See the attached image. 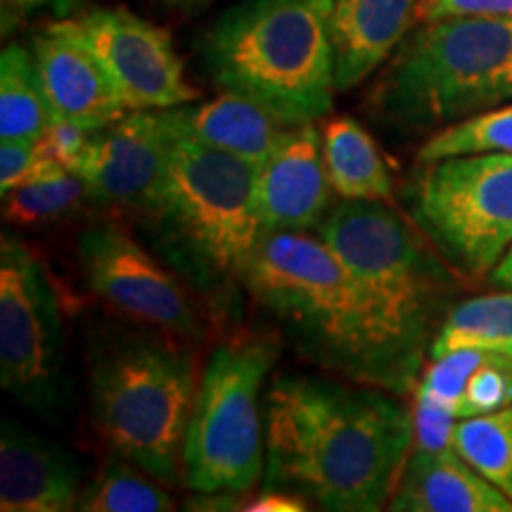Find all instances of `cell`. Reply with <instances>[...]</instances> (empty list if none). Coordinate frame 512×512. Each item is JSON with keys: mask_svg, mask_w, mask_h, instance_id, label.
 Returning a JSON list of instances; mask_svg holds the SVG:
<instances>
[{"mask_svg": "<svg viewBox=\"0 0 512 512\" xmlns=\"http://www.w3.org/2000/svg\"><path fill=\"white\" fill-rule=\"evenodd\" d=\"M64 166L50 155L43 140H0V195L19 185L53 176Z\"/></svg>", "mask_w": 512, "mask_h": 512, "instance_id": "cell-28", "label": "cell"}, {"mask_svg": "<svg viewBox=\"0 0 512 512\" xmlns=\"http://www.w3.org/2000/svg\"><path fill=\"white\" fill-rule=\"evenodd\" d=\"M31 53L55 119L102 131L128 114L110 74L67 19L41 31Z\"/></svg>", "mask_w": 512, "mask_h": 512, "instance_id": "cell-14", "label": "cell"}, {"mask_svg": "<svg viewBox=\"0 0 512 512\" xmlns=\"http://www.w3.org/2000/svg\"><path fill=\"white\" fill-rule=\"evenodd\" d=\"M79 0H0V22H3V34L8 36L19 24L27 22L38 12L53 10L57 15H67L76 8Z\"/></svg>", "mask_w": 512, "mask_h": 512, "instance_id": "cell-32", "label": "cell"}, {"mask_svg": "<svg viewBox=\"0 0 512 512\" xmlns=\"http://www.w3.org/2000/svg\"><path fill=\"white\" fill-rule=\"evenodd\" d=\"M491 280H494L496 285L505 287V290H512V245L508 252L503 254V259L498 261L494 271H491Z\"/></svg>", "mask_w": 512, "mask_h": 512, "instance_id": "cell-34", "label": "cell"}, {"mask_svg": "<svg viewBox=\"0 0 512 512\" xmlns=\"http://www.w3.org/2000/svg\"><path fill=\"white\" fill-rule=\"evenodd\" d=\"M164 114L178 136L242 157L254 166L268 162L294 128L259 102L228 91L200 105L169 107Z\"/></svg>", "mask_w": 512, "mask_h": 512, "instance_id": "cell-18", "label": "cell"}, {"mask_svg": "<svg viewBox=\"0 0 512 512\" xmlns=\"http://www.w3.org/2000/svg\"><path fill=\"white\" fill-rule=\"evenodd\" d=\"M53 121L34 53L12 43L0 55V140H43Z\"/></svg>", "mask_w": 512, "mask_h": 512, "instance_id": "cell-21", "label": "cell"}, {"mask_svg": "<svg viewBox=\"0 0 512 512\" xmlns=\"http://www.w3.org/2000/svg\"><path fill=\"white\" fill-rule=\"evenodd\" d=\"M318 238L361 287L392 354L403 394L420 370L451 299V275L415 230L382 202L342 200L320 221Z\"/></svg>", "mask_w": 512, "mask_h": 512, "instance_id": "cell-4", "label": "cell"}, {"mask_svg": "<svg viewBox=\"0 0 512 512\" xmlns=\"http://www.w3.org/2000/svg\"><path fill=\"white\" fill-rule=\"evenodd\" d=\"M88 195L86 185L74 171L62 169L53 176L41 178V181L19 185L5 200V216L15 223H41L53 221L57 216L69 214L81 197Z\"/></svg>", "mask_w": 512, "mask_h": 512, "instance_id": "cell-26", "label": "cell"}, {"mask_svg": "<svg viewBox=\"0 0 512 512\" xmlns=\"http://www.w3.org/2000/svg\"><path fill=\"white\" fill-rule=\"evenodd\" d=\"M79 264L91 290L126 316L183 339H202V316L169 268L117 226H95L79 238Z\"/></svg>", "mask_w": 512, "mask_h": 512, "instance_id": "cell-11", "label": "cell"}, {"mask_svg": "<svg viewBox=\"0 0 512 512\" xmlns=\"http://www.w3.org/2000/svg\"><path fill=\"white\" fill-rule=\"evenodd\" d=\"M176 140L178 133L164 110L128 112L93 133L74 174L86 185L91 200L145 211L162 188Z\"/></svg>", "mask_w": 512, "mask_h": 512, "instance_id": "cell-13", "label": "cell"}, {"mask_svg": "<svg viewBox=\"0 0 512 512\" xmlns=\"http://www.w3.org/2000/svg\"><path fill=\"white\" fill-rule=\"evenodd\" d=\"M453 448L512 501V403L458 420Z\"/></svg>", "mask_w": 512, "mask_h": 512, "instance_id": "cell-24", "label": "cell"}, {"mask_svg": "<svg viewBox=\"0 0 512 512\" xmlns=\"http://www.w3.org/2000/svg\"><path fill=\"white\" fill-rule=\"evenodd\" d=\"M330 176L323 138L313 124H299L271 159L259 166L256 197L268 233H306L330 211Z\"/></svg>", "mask_w": 512, "mask_h": 512, "instance_id": "cell-15", "label": "cell"}, {"mask_svg": "<svg viewBox=\"0 0 512 512\" xmlns=\"http://www.w3.org/2000/svg\"><path fill=\"white\" fill-rule=\"evenodd\" d=\"M245 290L320 368L403 394L373 309L320 238L268 233L245 275Z\"/></svg>", "mask_w": 512, "mask_h": 512, "instance_id": "cell-2", "label": "cell"}, {"mask_svg": "<svg viewBox=\"0 0 512 512\" xmlns=\"http://www.w3.org/2000/svg\"><path fill=\"white\" fill-rule=\"evenodd\" d=\"M169 3L178 5V8H197V5H207L211 0H169Z\"/></svg>", "mask_w": 512, "mask_h": 512, "instance_id": "cell-35", "label": "cell"}, {"mask_svg": "<svg viewBox=\"0 0 512 512\" xmlns=\"http://www.w3.org/2000/svg\"><path fill=\"white\" fill-rule=\"evenodd\" d=\"M259 166L178 136L169 169L145 214L166 259L209 294L245 287L268 235L256 197Z\"/></svg>", "mask_w": 512, "mask_h": 512, "instance_id": "cell-5", "label": "cell"}, {"mask_svg": "<svg viewBox=\"0 0 512 512\" xmlns=\"http://www.w3.org/2000/svg\"><path fill=\"white\" fill-rule=\"evenodd\" d=\"M62 316L46 264L17 235L0 240V382L55 420L64 411Z\"/></svg>", "mask_w": 512, "mask_h": 512, "instance_id": "cell-10", "label": "cell"}, {"mask_svg": "<svg viewBox=\"0 0 512 512\" xmlns=\"http://www.w3.org/2000/svg\"><path fill=\"white\" fill-rule=\"evenodd\" d=\"M93 133L95 131H88V128H83L79 124H72V121L55 119L48 136L43 138V143H46L50 155H53L64 169L76 171L81 166L83 157H86Z\"/></svg>", "mask_w": 512, "mask_h": 512, "instance_id": "cell-30", "label": "cell"}, {"mask_svg": "<svg viewBox=\"0 0 512 512\" xmlns=\"http://www.w3.org/2000/svg\"><path fill=\"white\" fill-rule=\"evenodd\" d=\"M512 403V358L486 351L482 363L467 377L456 415L458 420L501 411Z\"/></svg>", "mask_w": 512, "mask_h": 512, "instance_id": "cell-27", "label": "cell"}, {"mask_svg": "<svg viewBox=\"0 0 512 512\" xmlns=\"http://www.w3.org/2000/svg\"><path fill=\"white\" fill-rule=\"evenodd\" d=\"M155 479V477H152ZM145 470L126 458H112L86 489L76 510L86 512H169L171 498Z\"/></svg>", "mask_w": 512, "mask_h": 512, "instance_id": "cell-23", "label": "cell"}, {"mask_svg": "<svg viewBox=\"0 0 512 512\" xmlns=\"http://www.w3.org/2000/svg\"><path fill=\"white\" fill-rule=\"evenodd\" d=\"M81 467L69 451L17 422L0 430V510L67 512L79 505Z\"/></svg>", "mask_w": 512, "mask_h": 512, "instance_id": "cell-16", "label": "cell"}, {"mask_svg": "<svg viewBox=\"0 0 512 512\" xmlns=\"http://www.w3.org/2000/svg\"><path fill=\"white\" fill-rule=\"evenodd\" d=\"M394 512H512V501L460 456L446 451H415L403 467L389 501Z\"/></svg>", "mask_w": 512, "mask_h": 512, "instance_id": "cell-19", "label": "cell"}, {"mask_svg": "<svg viewBox=\"0 0 512 512\" xmlns=\"http://www.w3.org/2000/svg\"><path fill=\"white\" fill-rule=\"evenodd\" d=\"M446 17H512V0H422L418 22Z\"/></svg>", "mask_w": 512, "mask_h": 512, "instance_id": "cell-31", "label": "cell"}, {"mask_svg": "<svg viewBox=\"0 0 512 512\" xmlns=\"http://www.w3.org/2000/svg\"><path fill=\"white\" fill-rule=\"evenodd\" d=\"M377 389L278 377L264 408L266 489L335 512H375L392 501L411 458L413 413Z\"/></svg>", "mask_w": 512, "mask_h": 512, "instance_id": "cell-1", "label": "cell"}, {"mask_svg": "<svg viewBox=\"0 0 512 512\" xmlns=\"http://www.w3.org/2000/svg\"><path fill=\"white\" fill-rule=\"evenodd\" d=\"M425 166L413 188L418 226L463 273H491L512 245V155H458Z\"/></svg>", "mask_w": 512, "mask_h": 512, "instance_id": "cell-9", "label": "cell"}, {"mask_svg": "<svg viewBox=\"0 0 512 512\" xmlns=\"http://www.w3.org/2000/svg\"><path fill=\"white\" fill-rule=\"evenodd\" d=\"M323 157L332 192L342 200L382 202L392 197L394 181L380 147L356 119L330 121L323 136Z\"/></svg>", "mask_w": 512, "mask_h": 512, "instance_id": "cell-20", "label": "cell"}, {"mask_svg": "<svg viewBox=\"0 0 512 512\" xmlns=\"http://www.w3.org/2000/svg\"><path fill=\"white\" fill-rule=\"evenodd\" d=\"M373 102L392 124L422 131L512 102V17H446L403 38Z\"/></svg>", "mask_w": 512, "mask_h": 512, "instance_id": "cell-6", "label": "cell"}, {"mask_svg": "<svg viewBox=\"0 0 512 512\" xmlns=\"http://www.w3.org/2000/svg\"><path fill=\"white\" fill-rule=\"evenodd\" d=\"M197 394L190 354L164 337L110 335L91 354L95 425L117 456L174 482Z\"/></svg>", "mask_w": 512, "mask_h": 512, "instance_id": "cell-7", "label": "cell"}, {"mask_svg": "<svg viewBox=\"0 0 512 512\" xmlns=\"http://www.w3.org/2000/svg\"><path fill=\"white\" fill-rule=\"evenodd\" d=\"M67 24L110 74L128 112L169 110L197 98L171 36L147 19L124 8H105Z\"/></svg>", "mask_w": 512, "mask_h": 512, "instance_id": "cell-12", "label": "cell"}, {"mask_svg": "<svg viewBox=\"0 0 512 512\" xmlns=\"http://www.w3.org/2000/svg\"><path fill=\"white\" fill-rule=\"evenodd\" d=\"M484 152L512 155V105L472 114L441 128L420 147L418 162L432 164L446 157L484 155Z\"/></svg>", "mask_w": 512, "mask_h": 512, "instance_id": "cell-25", "label": "cell"}, {"mask_svg": "<svg viewBox=\"0 0 512 512\" xmlns=\"http://www.w3.org/2000/svg\"><path fill=\"white\" fill-rule=\"evenodd\" d=\"M309 508L306 498L285 489H266L259 498H254L252 505H247L245 510L254 512H302Z\"/></svg>", "mask_w": 512, "mask_h": 512, "instance_id": "cell-33", "label": "cell"}, {"mask_svg": "<svg viewBox=\"0 0 512 512\" xmlns=\"http://www.w3.org/2000/svg\"><path fill=\"white\" fill-rule=\"evenodd\" d=\"M422 0H332L337 91L366 81L418 22Z\"/></svg>", "mask_w": 512, "mask_h": 512, "instance_id": "cell-17", "label": "cell"}, {"mask_svg": "<svg viewBox=\"0 0 512 512\" xmlns=\"http://www.w3.org/2000/svg\"><path fill=\"white\" fill-rule=\"evenodd\" d=\"M275 351L261 339L214 351L197 384L183 441V470L197 494H247L266 470L261 389Z\"/></svg>", "mask_w": 512, "mask_h": 512, "instance_id": "cell-8", "label": "cell"}, {"mask_svg": "<svg viewBox=\"0 0 512 512\" xmlns=\"http://www.w3.org/2000/svg\"><path fill=\"white\" fill-rule=\"evenodd\" d=\"M458 415L444 403L434 401L420 389H415L413 406V448L415 451H446L453 448Z\"/></svg>", "mask_w": 512, "mask_h": 512, "instance_id": "cell-29", "label": "cell"}, {"mask_svg": "<svg viewBox=\"0 0 512 512\" xmlns=\"http://www.w3.org/2000/svg\"><path fill=\"white\" fill-rule=\"evenodd\" d=\"M330 15L332 0H240L204 36V67L287 124H316L337 91Z\"/></svg>", "mask_w": 512, "mask_h": 512, "instance_id": "cell-3", "label": "cell"}, {"mask_svg": "<svg viewBox=\"0 0 512 512\" xmlns=\"http://www.w3.org/2000/svg\"><path fill=\"white\" fill-rule=\"evenodd\" d=\"M456 349H482L512 358V290L451 306L432 339L430 356Z\"/></svg>", "mask_w": 512, "mask_h": 512, "instance_id": "cell-22", "label": "cell"}]
</instances>
